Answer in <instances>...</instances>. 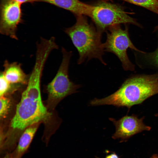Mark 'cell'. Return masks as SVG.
<instances>
[{
	"label": "cell",
	"mask_w": 158,
	"mask_h": 158,
	"mask_svg": "<svg viewBox=\"0 0 158 158\" xmlns=\"http://www.w3.org/2000/svg\"><path fill=\"white\" fill-rule=\"evenodd\" d=\"M44 67L42 63L36 62L30 74L8 130L3 135V146L7 151L11 152L16 148L20 137L27 128L46 121L51 115L41 96L40 83Z\"/></svg>",
	"instance_id": "6da1fadb"
},
{
	"label": "cell",
	"mask_w": 158,
	"mask_h": 158,
	"mask_svg": "<svg viewBox=\"0 0 158 158\" xmlns=\"http://www.w3.org/2000/svg\"><path fill=\"white\" fill-rule=\"evenodd\" d=\"M157 94L158 74L139 75L127 79L114 93L103 98H95L90 104L126 107L129 109Z\"/></svg>",
	"instance_id": "7a4b0ae2"
},
{
	"label": "cell",
	"mask_w": 158,
	"mask_h": 158,
	"mask_svg": "<svg viewBox=\"0 0 158 158\" xmlns=\"http://www.w3.org/2000/svg\"><path fill=\"white\" fill-rule=\"evenodd\" d=\"M77 16L76 21L73 26L65 29V32L70 37L79 54L78 63L86 59H97L104 65L103 59L104 53L101 42L102 33L88 23L84 15Z\"/></svg>",
	"instance_id": "3957f363"
},
{
	"label": "cell",
	"mask_w": 158,
	"mask_h": 158,
	"mask_svg": "<svg viewBox=\"0 0 158 158\" xmlns=\"http://www.w3.org/2000/svg\"><path fill=\"white\" fill-rule=\"evenodd\" d=\"M63 58L56 74L46 87L48 95L47 107L52 109L62 100L67 96L77 92L81 86L71 81L69 78L68 67L72 54L62 47Z\"/></svg>",
	"instance_id": "277c9868"
},
{
	"label": "cell",
	"mask_w": 158,
	"mask_h": 158,
	"mask_svg": "<svg viewBox=\"0 0 158 158\" xmlns=\"http://www.w3.org/2000/svg\"><path fill=\"white\" fill-rule=\"evenodd\" d=\"M94 6L90 18L96 28L102 33L109 28L121 24L131 23L139 25L119 5L99 1Z\"/></svg>",
	"instance_id": "5b68a950"
},
{
	"label": "cell",
	"mask_w": 158,
	"mask_h": 158,
	"mask_svg": "<svg viewBox=\"0 0 158 158\" xmlns=\"http://www.w3.org/2000/svg\"><path fill=\"white\" fill-rule=\"evenodd\" d=\"M106 30L107 40L103 43L104 51L115 54L121 61L125 70H134V66L127 55L128 49L144 52L138 50L132 43L129 36L127 28L123 29L118 25L110 27Z\"/></svg>",
	"instance_id": "8992f818"
},
{
	"label": "cell",
	"mask_w": 158,
	"mask_h": 158,
	"mask_svg": "<svg viewBox=\"0 0 158 158\" xmlns=\"http://www.w3.org/2000/svg\"><path fill=\"white\" fill-rule=\"evenodd\" d=\"M21 4L15 0L1 1L0 32L17 40V27L23 21Z\"/></svg>",
	"instance_id": "52a82bcc"
},
{
	"label": "cell",
	"mask_w": 158,
	"mask_h": 158,
	"mask_svg": "<svg viewBox=\"0 0 158 158\" xmlns=\"http://www.w3.org/2000/svg\"><path fill=\"white\" fill-rule=\"evenodd\" d=\"M144 118V117L139 118L135 114L126 115L117 120L110 118L116 128L112 138L114 139H120L121 142H122L143 131H150L151 128L143 123Z\"/></svg>",
	"instance_id": "ba28073f"
},
{
	"label": "cell",
	"mask_w": 158,
	"mask_h": 158,
	"mask_svg": "<svg viewBox=\"0 0 158 158\" xmlns=\"http://www.w3.org/2000/svg\"><path fill=\"white\" fill-rule=\"evenodd\" d=\"M4 71H1L5 79L10 84L15 85L27 84L30 75L26 74L22 69L20 63L5 61Z\"/></svg>",
	"instance_id": "9c48e42d"
},
{
	"label": "cell",
	"mask_w": 158,
	"mask_h": 158,
	"mask_svg": "<svg viewBox=\"0 0 158 158\" xmlns=\"http://www.w3.org/2000/svg\"><path fill=\"white\" fill-rule=\"evenodd\" d=\"M36 1L49 3L68 10L76 15H83L90 17L94 8L93 5L79 0H36Z\"/></svg>",
	"instance_id": "30bf717a"
},
{
	"label": "cell",
	"mask_w": 158,
	"mask_h": 158,
	"mask_svg": "<svg viewBox=\"0 0 158 158\" xmlns=\"http://www.w3.org/2000/svg\"><path fill=\"white\" fill-rule=\"evenodd\" d=\"M39 124H35L29 126L23 132L16 148L11 152L14 157L22 158L27 152L37 131Z\"/></svg>",
	"instance_id": "8fae6325"
},
{
	"label": "cell",
	"mask_w": 158,
	"mask_h": 158,
	"mask_svg": "<svg viewBox=\"0 0 158 158\" xmlns=\"http://www.w3.org/2000/svg\"><path fill=\"white\" fill-rule=\"evenodd\" d=\"M108 1L113 0H99ZM144 7L158 14V0H121Z\"/></svg>",
	"instance_id": "7c38bea8"
},
{
	"label": "cell",
	"mask_w": 158,
	"mask_h": 158,
	"mask_svg": "<svg viewBox=\"0 0 158 158\" xmlns=\"http://www.w3.org/2000/svg\"><path fill=\"white\" fill-rule=\"evenodd\" d=\"M9 99L4 96L0 97V117L1 119L4 118L6 116L11 107Z\"/></svg>",
	"instance_id": "4fadbf2b"
},
{
	"label": "cell",
	"mask_w": 158,
	"mask_h": 158,
	"mask_svg": "<svg viewBox=\"0 0 158 158\" xmlns=\"http://www.w3.org/2000/svg\"><path fill=\"white\" fill-rule=\"evenodd\" d=\"M18 85H12L5 79L2 73L0 72V97L4 96L12 89Z\"/></svg>",
	"instance_id": "5bb4252c"
},
{
	"label": "cell",
	"mask_w": 158,
	"mask_h": 158,
	"mask_svg": "<svg viewBox=\"0 0 158 158\" xmlns=\"http://www.w3.org/2000/svg\"><path fill=\"white\" fill-rule=\"evenodd\" d=\"M148 57L152 64L158 67V48L155 51L149 54Z\"/></svg>",
	"instance_id": "9a60e30c"
},
{
	"label": "cell",
	"mask_w": 158,
	"mask_h": 158,
	"mask_svg": "<svg viewBox=\"0 0 158 158\" xmlns=\"http://www.w3.org/2000/svg\"><path fill=\"white\" fill-rule=\"evenodd\" d=\"M16 1L22 4L26 3H33L36 1V0H15Z\"/></svg>",
	"instance_id": "2e32d148"
},
{
	"label": "cell",
	"mask_w": 158,
	"mask_h": 158,
	"mask_svg": "<svg viewBox=\"0 0 158 158\" xmlns=\"http://www.w3.org/2000/svg\"><path fill=\"white\" fill-rule=\"evenodd\" d=\"M2 156L1 158H15L13 156L11 152L6 153Z\"/></svg>",
	"instance_id": "e0dca14e"
},
{
	"label": "cell",
	"mask_w": 158,
	"mask_h": 158,
	"mask_svg": "<svg viewBox=\"0 0 158 158\" xmlns=\"http://www.w3.org/2000/svg\"><path fill=\"white\" fill-rule=\"evenodd\" d=\"M105 158H119V157L115 153L113 152L107 155Z\"/></svg>",
	"instance_id": "ac0fdd59"
},
{
	"label": "cell",
	"mask_w": 158,
	"mask_h": 158,
	"mask_svg": "<svg viewBox=\"0 0 158 158\" xmlns=\"http://www.w3.org/2000/svg\"><path fill=\"white\" fill-rule=\"evenodd\" d=\"M150 158H158V154H154L150 157Z\"/></svg>",
	"instance_id": "d6986e66"
},
{
	"label": "cell",
	"mask_w": 158,
	"mask_h": 158,
	"mask_svg": "<svg viewBox=\"0 0 158 158\" xmlns=\"http://www.w3.org/2000/svg\"><path fill=\"white\" fill-rule=\"evenodd\" d=\"M1 140H0V143H1ZM9 153V152H8ZM5 154H6V153H5ZM0 154H3V153H1V152H0Z\"/></svg>",
	"instance_id": "ffe728a7"
},
{
	"label": "cell",
	"mask_w": 158,
	"mask_h": 158,
	"mask_svg": "<svg viewBox=\"0 0 158 158\" xmlns=\"http://www.w3.org/2000/svg\"><path fill=\"white\" fill-rule=\"evenodd\" d=\"M155 116H158V113L156 114Z\"/></svg>",
	"instance_id": "44dd1931"
},
{
	"label": "cell",
	"mask_w": 158,
	"mask_h": 158,
	"mask_svg": "<svg viewBox=\"0 0 158 158\" xmlns=\"http://www.w3.org/2000/svg\"><path fill=\"white\" fill-rule=\"evenodd\" d=\"M157 28L158 29V27H157Z\"/></svg>",
	"instance_id": "7402d4cb"
}]
</instances>
